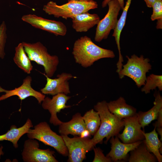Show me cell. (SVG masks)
<instances>
[{
  "label": "cell",
  "mask_w": 162,
  "mask_h": 162,
  "mask_svg": "<svg viewBox=\"0 0 162 162\" xmlns=\"http://www.w3.org/2000/svg\"><path fill=\"white\" fill-rule=\"evenodd\" d=\"M70 1H77L82 2H89L92 1L93 0H69Z\"/></svg>",
  "instance_id": "836d02e7"
},
{
  "label": "cell",
  "mask_w": 162,
  "mask_h": 162,
  "mask_svg": "<svg viewBox=\"0 0 162 162\" xmlns=\"http://www.w3.org/2000/svg\"><path fill=\"white\" fill-rule=\"evenodd\" d=\"M124 129L121 134L117 136L125 143H132L143 141L145 137L138 121L136 114L134 115L123 119Z\"/></svg>",
  "instance_id": "4fadbf2b"
},
{
  "label": "cell",
  "mask_w": 162,
  "mask_h": 162,
  "mask_svg": "<svg viewBox=\"0 0 162 162\" xmlns=\"http://www.w3.org/2000/svg\"><path fill=\"white\" fill-rule=\"evenodd\" d=\"M68 152L69 162H82L86 158L87 152L91 150L90 139L88 137L75 136L69 137L68 135H61Z\"/></svg>",
  "instance_id": "9c48e42d"
},
{
  "label": "cell",
  "mask_w": 162,
  "mask_h": 162,
  "mask_svg": "<svg viewBox=\"0 0 162 162\" xmlns=\"http://www.w3.org/2000/svg\"><path fill=\"white\" fill-rule=\"evenodd\" d=\"M155 0H144L147 6L149 8L152 7V5Z\"/></svg>",
  "instance_id": "1f68e13d"
},
{
  "label": "cell",
  "mask_w": 162,
  "mask_h": 162,
  "mask_svg": "<svg viewBox=\"0 0 162 162\" xmlns=\"http://www.w3.org/2000/svg\"><path fill=\"white\" fill-rule=\"evenodd\" d=\"M154 96V106L146 112L140 111L136 113L139 123L143 130L145 126L157 119L159 112L162 109V97L159 92L156 91Z\"/></svg>",
  "instance_id": "ac0fdd59"
},
{
  "label": "cell",
  "mask_w": 162,
  "mask_h": 162,
  "mask_svg": "<svg viewBox=\"0 0 162 162\" xmlns=\"http://www.w3.org/2000/svg\"><path fill=\"white\" fill-rule=\"evenodd\" d=\"M157 88L160 91H162V76L152 74L146 77L145 84L141 91L147 94Z\"/></svg>",
  "instance_id": "484cf974"
},
{
  "label": "cell",
  "mask_w": 162,
  "mask_h": 162,
  "mask_svg": "<svg viewBox=\"0 0 162 162\" xmlns=\"http://www.w3.org/2000/svg\"><path fill=\"white\" fill-rule=\"evenodd\" d=\"M107 5L109 8L107 14L97 24L94 40L97 42L107 38L111 31L114 29L118 22L119 12L121 9L117 0H112Z\"/></svg>",
  "instance_id": "52a82bcc"
},
{
  "label": "cell",
  "mask_w": 162,
  "mask_h": 162,
  "mask_svg": "<svg viewBox=\"0 0 162 162\" xmlns=\"http://www.w3.org/2000/svg\"><path fill=\"white\" fill-rule=\"evenodd\" d=\"M152 7L153 13L151 19L152 21L158 20L156 28L162 29V0H155Z\"/></svg>",
  "instance_id": "4316f807"
},
{
  "label": "cell",
  "mask_w": 162,
  "mask_h": 162,
  "mask_svg": "<svg viewBox=\"0 0 162 162\" xmlns=\"http://www.w3.org/2000/svg\"><path fill=\"white\" fill-rule=\"evenodd\" d=\"M107 105L109 111L120 119L133 116L137 113L136 109L128 104L122 97L116 100L107 102Z\"/></svg>",
  "instance_id": "d6986e66"
},
{
  "label": "cell",
  "mask_w": 162,
  "mask_h": 162,
  "mask_svg": "<svg viewBox=\"0 0 162 162\" xmlns=\"http://www.w3.org/2000/svg\"><path fill=\"white\" fill-rule=\"evenodd\" d=\"M21 19L35 28L48 32L56 36H64L67 33L66 26L60 21L46 19L31 14L23 15Z\"/></svg>",
  "instance_id": "30bf717a"
},
{
  "label": "cell",
  "mask_w": 162,
  "mask_h": 162,
  "mask_svg": "<svg viewBox=\"0 0 162 162\" xmlns=\"http://www.w3.org/2000/svg\"><path fill=\"white\" fill-rule=\"evenodd\" d=\"M129 162H156L157 159L154 155L149 152L143 142L136 148L130 152Z\"/></svg>",
  "instance_id": "cb8c5ba5"
},
{
  "label": "cell",
  "mask_w": 162,
  "mask_h": 162,
  "mask_svg": "<svg viewBox=\"0 0 162 162\" xmlns=\"http://www.w3.org/2000/svg\"><path fill=\"white\" fill-rule=\"evenodd\" d=\"M43 74L46 78V82L45 86L40 89L42 94L53 96L59 93L67 95L70 93L68 80L74 77L71 74L62 73L58 74L57 78L55 79L48 77L45 74Z\"/></svg>",
  "instance_id": "5bb4252c"
},
{
  "label": "cell",
  "mask_w": 162,
  "mask_h": 162,
  "mask_svg": "<svg viewBox=\"0 0 162 162\" xmlns=\"http://www.w3.org/2000/svg\"><path fill=\"white\" fill-rule=\"evenodd\" d=\"M97 2L92 0L89 2L68 0V2L58 5L50 1L44 5L43 10L46 14L56 18L62 17L66 20L72 19L78 14L88 12L98 8Z\"/></svg>",
  "instance_id": "3957f363"
},
{
  "label": "cell",
  "mask_w": 162,
  "mask_h": 162,
  "mask_svg": "<svg viewBox=\"0 0 162 162\" xmlns=\"http://www.w3.org/2000/svg\"><path fill=\"white\" fill-rule=\"evenodd\" d=\"M94 157L93 162H111V160L109 158L105 156L103 151L99 147L93 148Z\"/></svg>",
  "instance_id": "f1b7e54d"
},
{
  "label": "cell",
  "mask_w": 162,
  "mask_h": 162,
  "mask_svg": "<svg viewBox=\"0 0 162 162\" xmlns=\"http://www.w3.org/2000/svg\"><path fill=\"white\" fill-rule=\"evenodd\" d=\"M132 0H127L125 6L123 9V12L119 19L118 20L116 26L114 30L112 36L115 39L119 52V58L117 64L122 66L124 61L123 57L122 55L120 46V37L122 31L124 26L127 14V12Z\"/></svg>",
  "instance_id": "7402d4cb"
},
{
  "label": "cell",
  "mask_w": 162,
  "mask_h": 162,
  "mask_svg": "<svg viewBox=\"0 0 162 162\" xmlns=\"http://www.w3.org/2000/svg\"><path fill=\"white\" fill-rule=\"evenodd\" d=\"M71 98L63 93H59L53 96L52 98L48 97L45 98L42 102V106L44 110H48L51 114L50 122L55 126L60 125L63 122L58 118L57 113L62 110L70 107L66 105L67 101Z\"/></svg>",
  "instance_id": "7c38bea8"
},
{
  "label": "cell",
  "mask_w": 162,
  "mask_h": 162,
  "mask_svg": "<svg viewBox=\"0 0 162 162\" xmlns=\"http://www.w3.org/2000/svg\"><path fill=\"white\" fill-rule=\"evenodd\" d=\"M38 142L36 140H26L22 153V159L25 162H58L54 156L55 152L49 148H39Z\"/></svg>",
  "instance_id": "ba28073f"
},
{
  "label": "cell",
  "mask_w": 162,
  "mask_h": 162,
  "mask_svg": "<svg viewBox=\"0 0 162 162\" xmlns=\"http://www.w3.org/2000/svg\"><path fill=\"white\" fill-rule=\"evenodd\" d=\"M32 77L28 76L23 80L22 84L20 86L14 89L7 90L0 86V92L5 93V94L0 97V101L14 96H17L19 99L21 101L32 96L37 99L39 104H41L45 98V95L32 87Z\"/></svg>",
  "instance_id": "8fae6325"
},
{
  "label": "cell",
  "mask_w": 162,
  "mask_h": 162,
  "mask_svg": "<svg viewBox=\"0 0 162 162\" xmlns=\"http://www.w3.org/2000/svg\"><path fill=\"white\" fill-rule=\"evenodd\" d=\"M143 134L145 137L143 142L147 149L149 152L154 155L158 161L162 162V143L161 141L158 138L156 128L154 127L153 130L149 133H145L143 131Z\"/></svg>",
  "instance_id": "44dd1931"
},
{
  "label": "cell",
  "mask_w": 162,
  "mask_h": 162,
  "mask_svg": "<svg viewBox=\"0 0 162 162\" xmlns=\"http://www.w3.org/2000/svg\"><path fill=\"white\" fill-rule=\"evenodd\" d=\"M128 59L126 63L122 66V69L118 73L121 79L127 76L132 80L140 88L144 85L146 78V74L152 69L150 60L141 55L138 57L133 54Z\"/></svg>",
  "instance_id": "5b68a950"
},
{
  "label": "cell",
  "mask_w": 162,
  "mask_h": 162,
  "mask_svg": "<svg viewBox=\"0 0 162 162\" xmlns=\"http://www.w3.org/2000/svg\"><path fill=\"white\" fill-rule=\"evenodd\" d=\"M14 62L17 66L27 74H30L33 66L25 51L22 43H20L15 48L13 58Z\"/></svg>",
  "instance_id": "603a6c76"
},
{
  "label": "cell",
  "mask_w": 162,
  "mask_h": 162,
  "mask_svg": "<svg viewBox=\"0 0 162 162\" xmlns=\"http://www.w3.org/2000/svg\"><path fill=\"white\" fill-rule=\"evenodd\" d=\"M157 121L154 124L156 128H162V109L159 112L157 118Z\"/></svg>",
  "instance_id": "f546056e"
},
{
  "label": "cell",
  "mask_w": 162,
  "mask_h": 162,
  "mask_svg": "<svg viewBox=\"0 0 162 162\" xmlns=\"http://www.w3.org/2000/svg\"><path fill=\"white\" fill-rule=\"evenodd\" d=\"M22 43L30 60L42 66L45 74L51 78L56 71L59 63L58 56L50 55L46 48L40 42L33 43L23 41Z\"/></svg>",
  "instance_id": "277c9868"
},
{
  "label": "cell",
  "mask_w": 162,
  "mask_h": 162,
  "mask_svg": "<svg viewBox=\"0 0 162 162\" xmlns=\"http://www.w3.org/2000/svg\"><path fill=\"white\" fill-rule=\"evenodd\" d=\"M58 132L61 135L71 134L82 137L91 136L86 129L82 116L79 112L73 115L69 121L62 122L59 125Z\"/></svg>",
  "instance_id": "9a60e30c"
},
{
  "label": "cell",
  "mask_w": 162,
  "mask_h": 162,
  "mask_svg": "<svg viewBox=\"0 0 162 162\" xmlns=\"http://www.w3.org/2000/svg\"><path fill=\"white\" fill-rule=\"evenodd\" d=\"M72 27L76 32H86L97 25L100 20L98 15L88 12L78 14L71 19Z\"/></svg>",
  "instance_id": "e0dca14e"
},
{
  "label": "cell",
  "mask_w": 162,
  "mask_h": 162,
  "mask_svg": "<svg viewBox=\"0 0 162 162\" xmlns=\"http://www.w3.org/2000/svg\"><path fill=\"white\" fill-rule=\"evenodd\" d=\"M33 127L32 122L29 118L21 127L17 128L15 125H12L10 127V129L5 134L0 135V141H9L12 142L15 148H17L18 147V142L20 139L23 135L27 134Z\"/></svg>",
  "instance_id": "ffe728a7"
},
{
  "label": "cell",
  "mask_w": 162,
  "mask_h": 162,
  "mask_svg": "<svg viewBox=\"0 0 162 162\" xmlns=\"http://www.w3.org/2000/svg\"><path fill=\"white\" fill-rule=\"evenodd\" d=\"M143 141L127 144L121 142L117 136L112 137L110 139L111 149L106 156L113 162L124 161L128 158V153L136 148Z\"/></svg>",
  "instance_id": "2e32d148"
},
{
  "label": "cell",
  "mask_w": 162,
  "mask_h": 162,
  "mask_svg": "<svg viewBox=\"0 0 162 162\" xmlns=\"http://www.w3.org/2000/svg\"><path fill=\"white\" fill-rule=\"evenodd\" d=\"M7 31L6 23L3 21L0 24V58L2 59L5 55L4 48L7 38Z\"/></svg>",
  "instance_id": "83f0119b"
},
{
  "label": "cell",
  "mask_w": 162,
  "mask_h": 162,
  "mask_svg": "<svg viewBox=\"0 0 162 162\" xmlns=\"http://www.w3.org/2000/svg\"><path fill=\"white\" fill-rule=\"evenodd\" d=\"M3 147L2 146H0V158H1V156L2 155L4 154V152L2 151V149Z\"/></svg>",
  "instance_id": "d6a6232c"
},
{
  "label": "cell",
  "mask_w": 162,
  "mask_h": 162,
  "mask_svg": "<svg viewBox=\"0 0 162 162\" xmlns=\"http://www.w3.org/2000/svg\"><path fill=\"white\" fill-rule=\"evenodd\" d=\"M72 53L76 62L85 68L91 66L100 59L115 57L113 51L98 46L86 36L75 41Z\"/></svg>",
  "instance_id": "7a4b0ae2"
},
{
  "label": "cell",
  "mask_w": 162,
  "mask_h": 162,
  "mask_svg": "<svg viewBox=\"0 0 162 162\" xmlns=\"http://www.w3.org/2000/svg\"><path fill=\"white\" fill-rule=\"evenodd\" d=\"M112 0H104L102 4V8H104L106 6L108 3ZM118 1L121 9L123 10L124 7V0H117Z\"/></svg>",
  "instance_id": "4dcf8cb0"
},
{
  "label": "cell",
  "mask_w": 162,
  "mask_h": 162,
  "mask_svg": "<svg viewBox=\"0 0 162 162\" xmlns=\"http://www.w3.org/2000/svg\"><path fill=\"white\" fill-rule=\"evenodd\" d=\"M87 129L91 136H94L98 130L100 124L98 112L91 109L87 111L82 116Z\"/></svg>",
  "instance_id": "d4e9b609"
},
{
  "label": "cell",
  "mask_w": 162,
  "mask_h": 162,
  "mask_svg": "<svg viewBox=\"0 0 162 162\" xmlns=\"http://www.w3.org/2000/svg\"><path fill=\"white\" fill-rule=\"evenodd\" d=\"M94 108L99 113L100 124L93 137L90 139L91 149L97 144L102 142L104 138H106L105 142H107L112 137L117 136L124 127L123 119L118 118L109 111L105 100L97 103Z\"/></svg>",
  "instance_id": "6da1fadb"
},
{
  "label": "cell",
  "mask_w": 162,
  "mask_h": 162,
  "mask_svg": "<svg viewBox=\"0 0 162 162\" xmlns=\"http://www.w3.org/2000/svg\"><path fill=\"white\" fill-rule=\"evenodd\" d=\"M27 134L29 139H36L53 147L63 156H68V149L62 137L53 131L46 122L39 123L33 129L30 128Z\"/></svg>",
  "instance_id": "8992f818"
}]
</instances>
